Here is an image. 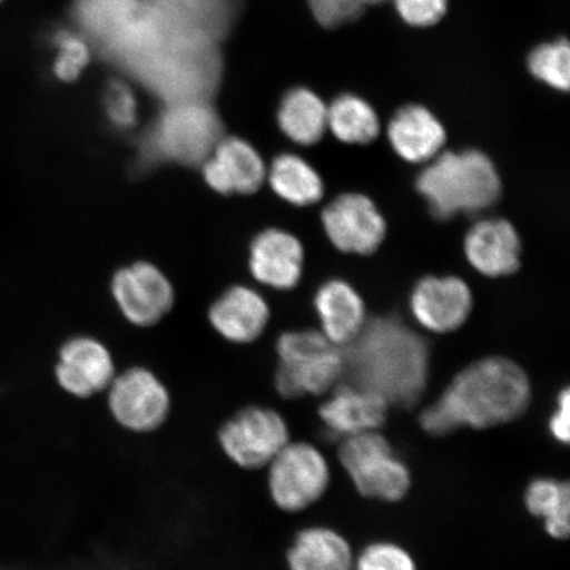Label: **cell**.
Wrapping results in <instances>:
<instances>
[{"instance_id": "obj_1", "label": "cell", "mask_w": 570, "mask_h": 570, "mask_svg": "<svg viewBox=\"0 0 570 570\" xmlns=\"http://www.w3.org/2000/svg\"><path fill=\"white\" fill-rule=\"evenodd\" d=\"M342 348L344 375L354 387L374 392L389 405L413 407L424 394L430 374L426 341L395 316L370 318Z\"/></svg>"}, {"instance_id": "obj_2", "label": "cell", "mask_w": 570, "mask_h": 570, "mask_svg": "<svg viewBox=\"0 0 570 570\" xmlns=\"http://www.w3.org/2000/svg\"><path fill=\"white\" fill-rule=\"evenodd\" d=\"M531 386L515 362L491 356L463 368L439 401L420 416V424L433 436L461 426L487 430L512 422L529 407Z\"/></svg>"}, {"instance_id": "obj_3", "label": "cell", "mask_w": 570, "mask_h": 570, "mask_svg": "<svg viewBox=\"0 0 570 570\" xmlns=\"http://www.w3.org/2000/svg\"><path fill=\"white\" fill-rule=\"evenodd\" d=\"M416 189L441 220L491 208L502 195L494 163L479 149L440 153L416 177Z\"/></svg>"}, {"instance_id": "obj_4", "label": "cell", "mask_w": 570, "mask_h": 570, "mask_svg": "<svg viewBox=\"0 0 570 570\" xmlns=\"http://www.w3.org/2000/svg\"><path fill=\"white\" fill-rule=\"evenodd\" d=\"M276 355L274 386L285 401L323 395L344 375L342 348L317 331L283 333Z\"/></svg>"}, {"instance_id": "obj_5", "label": "cell", "mask_w": 570, "mask_h": 570, "mask_svg": "<svg viewBox=\"0 0 570 570\" xmlns=\"http://www.w3.org/2000/svg\"><path fill=\"white\" fill-rule=\"evenodd\" d=\"M289 441L287 420L279 411L258 403L239 405L216 431L220 454L248 473L266 469Z\"/></svg>"}, {"instance_id": "obj_6", "label": "cell", "mask_w": 570, "mask_h": 570, "mask_svg": "<svg viewBox=\"0 0 570 570\" xmlns=\"http://www.w3.org/2000/svg\"><path fill=\"white\" fill-rule=\"evenodd\" d=\"M104 396L111 422L134 436L159 433L174 415L173 391L158 373L146 366L118 370Z\"/></svg>"}, {"instance_id": "obj_7", "label": "cell", "mask_w": 570, "mask_h": 570, "mask_svg": "<svg viewBox=\"0 0 570 570\" xmlns=\"http://www.w3.org/2000/svg\"><path fill=\"white\" fill-rule=\"evenodd\" d=\"M340 460L363 497L396 502L409 493L407 466L376 431L347 438L340 448Z\"/></svg>"}, {"instance_id": "obj_8", "label": "cell", "mask_w": 570, "mask_h": 570, "mask_svg": "<svg viewBox=\"0 0 570 570\" xmlns=\"http://www.w3.org/2000/svg\"><path fill=\"white\" fill-rule=\"evenodd\" d=\"M220 135L218 119L199 105H180L168 110L146 138L149 160L202 164L216 147Z\"/></svg>"}, {"instance_id": "obj_9", "label": "cell", "mask_w": 570, "mask_h": 570, "mask_svg": "<svg viewBox=\"0 0 570 570\" xmlns=\"http://www.w3.org/2000/svg\"><path fill=\"white\" fill-rule=\"evenodd\" d=\"M266 470L271 501L289 514L316 503L325 494L331 480L324 455L308 443L289 441Z\"/></svg>"}, {"instance_id": "obj_10", "label": "cell", "mask_w": 570, "mask_h": 570, "mask_svg": "<svg viewBox=\"0 0 570 570\" xmlns=\"http://www.w3.org/2000/svg\"><path fill=\"white\" fill-rule=\"evenodd\" d=\"M117 373L110 348L90 336H76L63 342L53 366L56 386L77 402L104 396Z\"/></svg>"}, {"instance_id": "obj_11", "label": "cell", "mask_w": 570, "mask_h": 570, "mask_svg": "<svg viewBox=\"0 0 570 570\" xmlns=\"http://www.w3.org/2000/svg\"><path fill=\"white\" fill-rule=\"evenodd\" d=\"M326 237L345 254L370 255L383 244L386 219L373 199L362 194L334 198L321 214Z\"/></svg>"}, {"instance_id": "obj_12", "label": "cell", "mask_w": 570, "mask_h": 570, "mask_svg": "<svg viewBox=\"0 0 570 570\" xmlns=\"http://www.w3.org/2000/svg\"><path fill=\"white\" fill-rule=\"evenodd\" d=\"M111 291L128 323L139 327L158 324L175 302L173 284L151 263L139 262L118 271Z\"/></svg>"}, {"instance_id": "obj_13", "label": "cell", "mask_w": 570, "mask_h": 570, "mask_svg": "<svg viewBox=\"0 0 570 570\" xmlns=\"http://www.w3.org/2000/svg\"><path fill=\"white\" fill-rule=\"evenodd\" d=\"M411 311L417 323L433 333L460 330L473 309V294L458 276H426L411 295Z\"/></svg>"}, {"instance_id": "obj_14", "label": "cell", "mask_w": 570, "mask_h": 570, "mask_svg": "<svg viewBox=\"0 0 570 570\" xmlns=\"http://www.w3.org/2000/svg\"><path fill=\"white\" fill-rule=\"evenodd\" d=\"M202 164L206 184L220 195H252L266 181L267 167L261 154L237 137L220 138Z\"/></svg>"}, {"instance_id": "obj_15", "label": "cell", "mask_w": 570, "mask_h": 570, "mask_svg": "<svg viewBox=\"0 0 570 570\" xmlns=\"http://www.w3.org/2000/svg\"><path fill=\"white\" fill-rule=\"evenodd\" d=\"M463 249L470 266L488 277L510 276L522 263V240L514 225L503 218L475 223L465 235Z\"/></svg>"}, {"instance_id": "obj_16", "label": "cell", "mask_w": 570, "mask_h": 570, "mask_svg": "<svg viewBox=\"0 0 570 570\" xmlns=\"http://www.w3.org/2000/svg\"><path fill=\"white\" fill-rule=\"evenodd\" d=\"M305 252L294 234L281 229L262 232L249 248V269L256 281L275 289H291L301 282Z\"/></svg>"}, {"instance_id": "obj_17", "label": "cell", "mask_w": 570, "mask_h": 570, "mask_svg": "<svg viewBox=\"0 0 570 570\" xmlns=\"http://www.w3.org/2000/svg\"><path fill=\"white\" fill-rule=\"evenodd\" d=\"M387 138L399 158L411 164H426L445 146L446 131L428 107L410 104L391 118Z\"/></svg>"}, {"instance_id": "obj_18", "label": "cell", "mask_w": 570, "mask_h": 570, "mask_svg": "<svg viewBox=\"0 0 570 570\" xmlns=\"http://www.w3.org/2000/svg\"><path fill=\"white\" fill-rule=\"evenodd\" d=\"M209 321L220 337L234 345H248L265 333L268 305L253 288L237 285L210 306Z\"/></svg>"}, {"instance_id": "obj_19", "label": "cell", "mask_w": 570, "mask_h": 570, "mask_svg": "<svg viewBox=\"0 0 570 570\" xmlns=\"http://www.w3.org/2000/svg\"><path fill=\"white\" fill-rule=\"evenodd\" d=\"M389 404L380 395L344 384L321 405L318 415L331 433L342 436L373 432L386 423Z\"/></svg>"}, {"instance_id": "obj_20", "label": "cell", "mask_w": 570, "mask_h": 570, "mask_svg": "<svg viewBox=\"0 0 570 570\" xmlns=\"http://www.w3.org/2000/svg\"><path fill=\"white\" fill-rule=\"evenodd\" d=\"M321 333L338 347L351 344L365 326L366 305L352 284L334 279L321 285L315 297Z\"/></svg>"}, {"instance_id": "obj_21", "label": "cell", "mask_w": 570, "mask_h": 570, "mask_svg": "<svg viewBox=\"0 0 570 570\" xmlns=\"http://www.w3.org/2000/svg\"><path fill=\"white\" fill-rule=\"evenodd\" d=\"M276 119L295 145L315 146L327 131V105L316 91L297 87L285 92Z\"/></svg>"}, {"instance_id": "obj_22", "label": "cell", "mask_w": 570, "mask_h": 570, "mask_svg": "<svg viewBox=\"0 0 570 570\" xmlns=\"http://www.w3.org/2000/svg\"><path fill=\"white\" fill-rule=\"evenodd\" d=\"M287 566L288 570H353L352 548L337 532L312 527L296 534Z\"/></svg>"}, {"instance_id": "obj_23", "label": "cell", "mask_w": 570, "mask_h": 570, "mask_svg": "<svg viewBox=\"0 0 570 570\" xmlns=\"http://www.w3.org/2000/svg\"><path fill=\"white\" fill-rule=\"evenodd\" d=\"M266 180L285 203L302 208L317 204L325 194L323 177L295 154L276 156L267 168Z\"/></svg>"}, {"instance_id": "obj_24", "label": "cell", "mask_w": 570, "mask_h": 570, "mask_svg": "<svg viewBox=\"0 0 570 570\" xmlns=\"http://www.w3.org/2000/svg\"><path fill=\"white\" fill-rule=\"evenodd\" d=\"M327 130L345 145H368L381 132V119L365 98L344 92L327 105Z\"/></svg>"}, {"instance_id": "obj_25", "label": "cell", "mask_w": 570, "mask_h": 570, "mask_svg": "<svg viewBox=\"0 0 570 570\" xmlns=\"http://www.w3.org/2000/svg\"><path fill=\"white\" fill-rule=\"evenodd\" d=\"M525 503L531 514L544 519L546 530L552 538H568L570 529L568 483L550 479L537 480L527 489Z\"/></svg>"}, {"instance_id": "obj_26", "label": "cell", "mask_w": 570, "mask_h": 570, "mask_svg": "<svg viewBox=\"0 0 570 570\" xmlns=\"http://www.w3.org/2000/svg\"><path fill=\"white\" fill-rule=\"evenodd\" d=\"M527 69L534 80L554 91L570 88V46L566 38L540 42L527 57Z\"/></svg>"}, {"instance_id": "obj_27", "label": "cell", "mask_w": 570, "mask_h": 570, "mask_svg": "<svg viewBox=\"0 0 570 570\" xmlns=\"http://www.w3.org/2000/svg\"><path fill=\"white\" fill-rule=\"evenodd\" d=\"M53 75L62 82H73L88 68L90 46L80 33L61 31L55 38Z\"/></svg>"}, {"instance_id": "obj_28", "label": "cell", "mask_w": 570, "mask_h": 570, "mask_svg": "<svg viewBox=\"0 0 570 570\" xmlns=\"http://www.w3.org/2000/svg\"><path fill=\"white\" fill-rule=\"evenodd\" d=\"M313 19L324 30H338L358 21L366 7L360 0H306Z\"/></svg>"}, {"instance_id": "obj_29", "label": "cell", "mask_w": 570, "mask_h": 570, "mask_svg": "<svg viewBox=\"0 0 570 570\" xmlns=\"http://www.w3.org/2000/svg\"><path fill=\"white\" fill-rule=\"evenodd\" d=\"M104 105L106 116L114 126L127 130L137 124L138 98L130 85L120 80L111 81L107 85Z\"/></svg>"}, {"instance_id": "obj_30", "label": "cell", "mask_w": 570, "mask_h": 570, "mask_svg": "<svg viewBox=\"0 0 570 570\" xmlns=\"http://www.w3.org/2000/svg\"><path fill=\"white\" fill-rule=\"evenodd\" d=\"M399 19L415 30H426L443 20L451 0H391Z\"/></svg>"}, {"instance_id": "obj_31", "label": "cell", "mask_w": 570, "mask_h": 570, "mask_svg": "<svg viewBox=\"0 0 570 570\" xmlns=\"http://www.w3.org/2000/svg\"><path fill=\"white\" fill-rule=\"evenodd\" d=\"M356 570H416V566L403 548L377 543L362 552Z\"/></svg>"}, {"instance_id": "obj_32", "label": "cell", "mask_w": 570, "mask_h": 570, "mask_svg": "<svg viewBox=\"0 0 570 570\" xmlns=\"http://www.w3.org/2000/svg\"><path fill=\"white\" fill-rule=\"evenodd\" d=\"M569 390L566 389L559 396L558 410L550 422L552 436L562 444L569 443Z\"/></svg>"}, {"instance_id": "obj_33", "label": "cell", "mask_w": 570, "mask_h": 570, "mask_svg": "<svg viewBox=\"0 0 570 570\" xmlns=\"http://www.w3.org/2000/svg\"><path fill=\"white\" fill-rule=\"evenodd\" d=\"M360 2L367 9V7H376L390 3L391 0H360Z\"/></svg>"}, {"instance_id": "obj_34", "label": "cell", "mask_w": 570, "mask_h": 570, "mask_svg": "<svg viewBox=\"0 0 570 570\" xmlns=\"http://www.w3.org/2000/svg\"><path fill=\"white\" fill-rule=\"evenodd\" d=\"M2 2H3V0H0V3H2Z\"/></svg>"}]
</instances>
